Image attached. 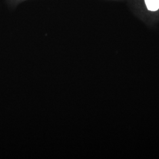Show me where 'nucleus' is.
Returning a JSON list of instances; mask_svg holds the SVG:
<instances>
[{"label": "nucleus", "mask_w": 159, "mask_h": 159, "mask_svg": "<svg viewBox=\"0 0 159 159\" xmlns=\"http://www.w3.org/2000/svg\"><path fill=\"white\" fill-rule=\"evenodd\" d=\"M148 10L156 11L159 9V0H144Z\"/></svg>", "instance_id": "nucleus-1"}]
</instances>
